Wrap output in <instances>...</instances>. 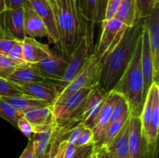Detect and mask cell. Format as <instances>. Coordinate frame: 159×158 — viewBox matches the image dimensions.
Wrapping results in <instances>:
<instances>
[{
  "label": "cell",
  "instance_id": "ac0fdd59",
  "mask_svg": "<svg viewBox=\"0 0 159 158\" xmlns=\"http://www.w3.org/2000/svg\"><path fill=\"white\" fill-rule=\"evenodd\" d=\"M107 5V0H78L81 15L93 26L105 20Z\"/></svg>",
  "mask_w": 159,
  "mask_h": 158
},
{
  "label": "cell",
  "instance_id": "ffe728a7",
  "mask_svg": "<svg viewBox=\"0 0 159 158\" xmlns=\"http://www.w3.org/2000/svg\"><path fill=\"white\" fill-rule=\"evenodd\" d=\"M119 96L120 94L115 92L114 91H110L109 92L107 99L105 101V103H104L102 110H101L100 113L98 116L96 124L92 129L93 133V142H94V143L99 139V136H101L102 132L109 125L112 112H113V107H114L116 102H117Z\"/></svg>",
  "mask_w": 159,
  "mask_h": 158
},
{
  "label": "cell",
  "instance_id": "7dc6e473",
  "mask_svg": "<svg viewBox=\"0 0 159 158\" xmlns=\"http://www.w3.org/2000/svg\"><path fill=\"white\" fill-rule=\"evenodd\" d=\"M48 1L50 3H51V6H52L53 7L56 6V1H55V0H48Z\"/></svg>",
  "mask_w": 159,
  "mask_h": 158
},
{
  "label": "cell",
  "instance_id": "7402d4cb",
  "mask_svg": "<svg viewBox=\"0 0 159 158\" xmlns=\"http://www.w3.org/2000/svg\"><path fill=\"white\" fill-rule=\"evenodd\" d=\"M7 80L17 85H24L34 82L47 81L39 70L33 64H27L16 68L9 76Z\"/></svg>",
  "mask_w": 159,
  "mask_h": 158
},
{
  "label": "cell",
  "instance_id": "ba28073f",
  "mask_svg": "<svg viewBox=\"0 0 159 158\" xmlns=\"http://www.w3.org/2000/svg\"><path fill=\"white\" fill-rule=\"evenodd\" d=\"M69 64V58L63 54L51 51L48 57L38 63L33 64L42 75L50 82L60 81L63 77Z\"/></svg>",
  "mask_w": 159,
  "mask_h": 158
},
{
  "label": "cell",
  "instance_id": "1f68e13d",
  "mask_svg": "<svg viewBox=\"0 0 159 158\" xmlns=\"http://www.w3.org/2000/svg\"><path fill=\"white\" fill-rule=\"evenodd\" d=\"M18 67L8 56L0 54V77L7 79Z\"/></svg>",
  "mask_w": 159,
  "mask_h": 158
},
{
  "label": "cell",
  "instance_id": "5b68a950",
  "mask_svg": "<svg viewBox=\"0 0 159 158\" xmlns=\"http://www.w3.org/2000/svg\"><path fill=\"white\" fill-rule=\"evenodd\" d=\"M93 28L91 29L87 26L85 33L82 36L79 46L69 58V64L65 71L63 77L60 81L54 82L53 84L57 86L59 93L71 81L75 76L81 71L87 60L89 59L93 53Z\"/></svg>",
  "mask_w": 159,
  "mask_h": 158
},
{
  "label": "cell",
  "instance_id": "30bf717a",
  "mask_svg": "<svg viewBox=\"0 0 159 158\" xmlns=\"http://www.w3.org/2000/svg\"><path fill=\"white\" fill-rule=\"evenodd\" d=\"M26 6L33 9L43 22L48 30L50 43L57 44L59 42L58 30L54 9L51 3L48 0H28Z\"/></svg>",
  "mask_w": 159,
  "mask_h": 158
},
{
  "label": "cell",
  "instance_id": "7c38bea8",
  "mask_svg": "<svg viewBox=\"0 0 159 158\" xmlns=\"http://www.w3.org/2000/svg\"><path fill=\"white\" fill-rule=\"evenodd\" d=\"M16 85L23 94L43 101L51 106L54 105L59 95L57 86L48 81L34 82L24 85Z\"/></svg>",
  "mask_w": 159,
  "mask_h": 158
},
{
  "label": "cell",
  "instance_id": "8d00e7d4",
  "mask_svg": "<svg viewBox=\"0 0 159 158\" xmlns=\"http://www.w3.org/2000/svg\"><path fill=\"white\" fill-rule=\"evenodd\" d=\"M72 158H96L94 143L79 147Z\"/></svg>",
  "mask_w": 159,
  "mask_h": 158
},
{
  "label": "cell",
  "instance_id": "cb8c5ba5",
  "mask_svg": "<svg viewBox=\"0 0 159 158\" xmlns=\"http://www.w3.org/2000/svg\"><path fill=\"white\" fill-rule=\"evenodd\" d=\"M113 18L120 21L127 27L136 25L141 20L138 15L136 0H124Z\"/></svg>",
  "mask_w": 159,
  "mask_h": 158
},
{
  "label": "cell",
  "instance_id": "d6a6232c",
  "mask_svg": "<svg viewBox=\"0 0 159 158\" xmlns=\"http://www.w3.org/2000/svg\"><path fill=\"white\" fill-rule=\"evenodd\" d=\"M67 146H68L67 141L59 142L57 139L51 138L49 150H48L49 153L48 158H64Z\"/></svg>",
  "mask_w": 159,
  "mask_h": 158
},
{
  "label": "cell",
  "instance_id": "7bdbcfd3",
  "mask_svg": "<svg viewBox=\"0 0 159 158\" xmlns=\"http://www.w3.org/2000/svg\"><path fill=\"white\" fill-rule=\"evenodd\" d=\"M34 143H33L32 139H29V143H28L27 146L23 150L22 154L20 155V158H34Z\"/></svg>",
  "mask_w": 159,
  "mask_h": 158
},
{
  "label": "cell",
  "instance_id": "603a6c76",
  "mask_svg": "<svg viewBox=\"0 0 159 158\" xmlns=\"http://www.w3.org/2000/svg\"><path fill=\"white\" fill-rule=\"evenodd\" d=\"M24 31L26 37L32 38H41L48 36V30L43 22L38 15L28 6L25 7Z\"/></svg>",
  "mask_w": 159,
  "mask_h": 158
},
{
  "label": "cell",
  "instance_id": "ee69618b",
  "mask_svg": "<svg viewBox=\"0 0 159 158\" xmlns=\"http://www.w3.org/2000/svg\"><path fill=\"white\" fill-rule=\"evenodd\" d=\"M78 147H76L75 145H68L65 151V155L64 158H72L75 154L77 151Z\"/></svg>",
  "mask_w": 159,
  "mask_h": 158
},
{
  "label": "cell",
  "instance_id": "6da1fadb",
  "mask_svg": "<svg viewBox=\"0 0 159 158\" xmlns=\"http://www.w3.org/2000/svg\"><path fill=\"white\" fill-rule=\"evenodd\" d=\"M143 22L144 19H141L127 29L117 46L102 63L99 85L107 92L113 90L128 67L142 34Z\"/></svg>",
  "mask_w": 159,
  "mask_h": 158
},
{
  "label": "cell",
  "instance_id": "f35d334b",
  "mask_svg": "<svg viewBox=\"0 0 159 158\" xmlns=\"http://www.w3.org/2000/svg\"><path fill=\"white\" fill-rule=\"evenodd\" d=\"M123 2L124 0H107L105 20H110L114 17L118 8Z\"/></svg>",
  "mask_w": 159,
  "mask_h": 158
},
{
  "label": "cell",
  "instance_id": "2e32d148",
  "mask_svg": "<svg viewBox=\"0 0 159 158\" xmlns=\"http://www.w3.org/2000/svg\"><path fill=\"white\" fill-rule=\"evenodd\" d=\"M142 48H141V64H142V74H143V102L146 99L148 92L150 89L153 82V60H152V52L150 49L149 43L148 32L146 26L143 22V31H142Z\"/></svg>",
  "mask_w": 159,
  "mask_h": 158
},
{
  "label": "cell",
  "instance_id": "d590c367",
  "mask_svg": "<svg viewBox=\"0 0 159 158\" xmlns=\"http://www.w3.org/2000/svg\"><path fill=\"white\" fill-rule=\"evenodd\" d=\"M93 142V130L91 129L88 128V127H84L83 129L81 131L80 134L78 136L77 139H76L75 143V146L76 147H81L83 146L88 145V144L91 143Z\"/></svg>",
  "mask_w": 159,
  "mask_h": 158
},
{
  "label": "cell",
  "instance_id": "f546056e",
  "mask_svg": "<svg viewBox=\"0 0 159 158\" xmlns=\"http://www.w3.org/2000/svg\"><path fill=\"white\" fill-rule=\"evenodd\" d=\"M23 95L15 84L0 77V97H14Z\"/></svg>",
  "mask_w": 159,
  "mask_h": 158
},
{
  "label": "cell",
  "instance_id": "d6986e66",
  "mask_svg": "<svg viewBox=\"0 0 159 158\" xmlns=\"http://www.w3.org/2000/svg\"><path fill=\"white\" fill-rule=\"evenodd\" d=\"M24 59L28 64H35L41 61L51 54L47 44L40 43L30 37H26L22 41Z\"/></svg>",
  "mask_w": 159,
  "mask_h": 158
},
{
  "label": "cell",
  "instance_id": "8fae6325",
  "mask_svg": "<svg viewBox=\"0 0 159 158\" xmlns=\"http://www.w3.org/2000/svg\"><path fill=\"white\" fill-rule=\"evenodd\" d=\"M108 94L99 85L93 88L87 98L82 117V123L85 127L93 129Z\"/></svg>",
  "mask_w": 159,
  "mask_h": 158
},
{
  "label": "cell",
  "instance_id": "d4e9b609",
  "mask_svg": "<svg viewBox=\"0 0 159 158\" xmlns=\"http://www.w3.org/2000/svg\"><path fill=\"white\" fill-rule=\"evenodd\" d=\"M2 100L7 102L10 105L20 111V112L23 113L26 110L30 108H35V107H43L49 105L45 102L39 99H35L31 96L26 95H20L14 96V97H1Z\"/></svg>",
  "mask_w": 159,
  "mask_h": 158
},
{
  "label": "cell",
  "instance_id": "277c9868",
  "mask_svg": "<svg viewBox=\"0 0 159 158\" xmlns=\"http://www.w3.org/2000/svg\"><path fill=\"white\" fill-rule=\"evenodd\" d=\"M93 88H84L64 100L56 101L51 105L56 129L82 122L87 98Z\"/></svg>",
  "mask_w": 159,
  "mask_h": 158
},
{
  "label": "cell",
  "instance_id": "e0dca14e",
  "mask_svg": "<svg viewBox=\"0 0 159 158\" xmlns=\"http://www.w3.org/2000/svg\"><path fill=\"white\" fill-rule=\"evenodd\" d=\"M25 7L6 9L0 14V20L17 40L23 41L26 37L24 31Z\"/></svg>",
  "mask_w": 159,
  "mask_h": 158
},
{
  "label": "cell",
  "instance_id": "e575fe53",
  "mask_svg": "<svg viewBox=\"0 0 159 158\" xmlns=\"http://www.w3.org/2000/svg\"><path fill=\"white\" fill-rule=\"evenodd\" d=\"M159 0H136L138 15L140 19H144L149 15L155 4Z\"/></svg>",
  "mask_w": 159,
  "mask_h": 158
},
{
  "label": "cell",
  "instance_id": "bcb514c9",
  "mask_svg": "<svg viewBox=\"0 0 159 158\" xmlns=\"http://www.w3.org/2000/svg\"><path fill=\"white\" fill-rule=\"evenodd\" d=\"M6 10V6H5V0H0V14Z\"/></svg>",
  "mask_w": 159,
  "mask_h": 158
},
{
  "label": "cell",
  "instance_id": "484cf974",
  "mask_svg": "<svg viewBox=\"0 0 159 158\" xmlns=\"http://www.w3.org/2000/svg\"><path fill=\"white\" fill-rule=\"evenodd\" d=\"M56 128H51L40 133H33L32 139L34 147V158H43L48 150L51 136Z\"/></svg>",
  "mask_w": 159,
  "mask_h": 158
},
{
  "label": "cell",
  "instance_id": "5bb4252c",
  "mask_svg": "<svg viewBox=\"0 0 159 158\" xmlns=\"http://www.w3.org/2000/svg\"><path fill=\"white\" fill-rule=\"evenodd\" d=\"M159 126V86L155 83L153 105L151 116L149 131L146 138L147 158H157L158 156V138Z\"/></svg>",
  "mask_w": 159,
  "mask_h": 158
},
{
  "label": "cell",
  "instance_id": "f6af8a7d",
  "mask_svg": "<svg viewBox=\"0 0 159 158\" xmlns=\"http://www.w3.org/2000/svg\"><path fill=\"white\" fill-rule=\"evenodd\" d=\"M56 1V6L57 7H66L67 4H68V0H55Z\"/></svg>",
  "mask_w": 159,
  "mask_h": 158
},
{
  "label": "cell",
  "instance_id": "4dcf8cb0",
  "mask_svg": "<svg viewBox=\"0 0 159 158\" xmlns=\"http://www.w3.org/2000/svg\"><path fill=\"white\" fill-rule=\"evenodd\" d=\"M127 112H129V109L127 101L125 100V99L123 96L120 94L117 102H116L114 107H113V112H112L111 118H110L109 124L113 123L115 121L118 120V119H120L124 115H125Z\"/></svg>",
  "mask_w": 159,
  "mask_h": 158
},
{
  "label": "cell",
  "instance_id": "c3c4849f",
  "mask_svg": "<svg viewBox=\"0 0 159 158\" xmlns=\"http://www.w3.org/2000/svg\"><path fill=\"white\" fill-rule=\"evenodd\" d=\"M48 150H49V149H48ZM48 150L47 151V153H45L44 156H43V158H48V156H49V153H48Z\"/></svg>",
  "mask_w": 159,
  "mask_h": 158
},
{
  "label": "cell",
  "instance_id": "7a4b0ae2",
  "mask_svg": "<svg viewBox=\"0 0 159 158\" xmlns=\"http://www.w3.org/2000/svg\"><path fill=\"white\" fill-rule=\"evenodd\" d=\"M58 30L57 43L62 54L70 58L79 46L87 25L78 6V0H68L66 7H53Z\"/></svg>",
  "mask_w": 159,
  "mask_h": 158
},
{
  "label": "cell",
  "instance_id": "9c48e42d",
  "mask_svg": "<svg viewBox=\"0 0 159 158\" xmlns=\"http://www.w3.org/2000/svg\"><path fill=\"white\" fill-rule=\"evenodd\" d=\"M148 32L149 43L153 60V82L158 85L159 78V2L155 4L152 12L144 19Z\"/></svg>",
  "mask_w": 159,
  "mask_h": 158
},
{
  "label": "cell",
  "instance_id": "ab89813d",
  "mask_svg": "<svg viewBox=\"0 0 159 158\" xmlns=\"http://www.w3.org/2000/svg\"><path fill=\"white\" fill-rule=\"evenodd\" d=\"M84 127H85V125H83V123H82V122H80V123L78 124L76 126H75L74 128L71 129V133H70L69 137H68V141H67L68 145H75V143L78 136H79L81 131L83 129Z\"/></svg>",
  "mask_w": 159,
  "mask_h": 158
},
{
  "label": "cell",
  "instance_id": "4316f807",
  "mask_svg": "<svg viewBox=\"0 0 159 158\" xmlns=\"http://www.w3.org/2000/svg\"><path fill=\"white\" fill-rule=\"evenodd\" d=\"M129 112L126 113L125 115L122 116L120 119L115 121L113 123H110L107 125V128L104 129L101 136H99V139L94 143L95 147H99L101 146H107L112 139L116 136V135L119 133L120 129L126 122V121L130 118Z\"/></svg>",
  "mask_w": 159,
  "mask_h": 158
},
{
  "label": "cell",
  "instance_id": "8992f818",
  "mask_svg": "<svg viewBox=\"0 0 159 158\" xmlns=\"http://www.w3.org/2000/svg\"><path fill=\"white\" fill-rule=\"evenodd\" d=\"M102 63L93 53L83 68L71 81L59 93L57 101L64 100L84 88H94L99 85Z\"/></svg>",
  "mask_w": 159,
  "mask_h": 158
},
{
  "label": "cell",
  "instance_id": "4fadbf2b",
  "mask_svg": "<svg viewBox=\"0 0 159 158\" xmlns=\"http://www.w3.org/2000/svg\"><path fill=\"white\" fill-rule=\"evenodd\" d=\"M31 124L33 133H40L51 128H56L55 119L51 105L30 108L23 113Z\"/></svg>",
  "mask_w": 159,
  "mask_h": 158
},
{
  "label": "cell",
  "instance_id": "f1b7e54d",
  "mask_svg": "<svg viewBox=\"0 0 159 158\" xmlns=\"http://www.w3.org/2000/svg\"><path fill=\"white\" fill-rule=\"evenodd\" d=\"M16 41L0 20V54L8 56Z\"/></svg>",
  "mask_w": 159,
  "mask_h": 158
},
{
  "label": "cell",
  "instance_id": "b9f144b4",
  "mask_svg": "<svg viewBox=\"0 0 159 158\" xmlns=\"http://www.w3.org/2000/svg\"><path fill=\"white\" fill-rule=\"evenodd\" d=\"M95 150H96V158H113L107 146L95 147Z\"/></svg>",
  "mask_w": 159,
  "mask_h": 158
},
{
  "label": "cell",
  "instance_id": "52a82bcc",
  "mask_svg": "<svg viewBox=\"0 0 159 158\" xmlns=\"http://www.w3.org/2000/svg\"><path fill=\"white\" fill-rule=\"evenodd\" d=\"M102 33L98 44L93 50L96 58L102 63L113 50L129 27L116 19L104 20L102 22Z\"/></svg>",
  "mask_w": 159,
  "mask_h": 158
},
{
  "label": "cell",
  "instance_id": "836d02e7",
  "mask_svg": "<svg viewBox=\"0 0 159 158\" xmlns=\"http://www.w3.org/2000/svg\"><path fill=\"white\" fill-rule=\"evenodd\" d=\"M8 57L12 60L15 64H16L18 66H24L27 65L26 60L24 59L23 53V46H22V41L17 40L16 43L13 46L12 49L8 54Z\"/></svg>",
  "mask_w": 159,
  "mask_h": 158
},
{
  "label": "cell",
  "instance_id": "9a60e30c",
  "mask_svg": "<svg viewBox=\"0 0 159 158\" xmlns=\"http://www.w3.org/2000/svg\"><path fill=\"white\" fill-rule=\"evenodd\" d=\"M130 158H147V142L142 132L140 116L130 118Z\"/></svg>",
  "mask_w": 159,
  "mask_h": 158
},
{
  "label": "cell",
  "instance_id": "44dd1931",
  "mask_svg": "<svg viewBox=\"0 0 159 158\" xmlns=\"http://www.w3.org/2000/svg\"><path fill=\"white\" fill-rule=\"evenodd\" d=\"M130 118L126 121L119 133L107 146L113 158H130L129 156Z\"/></svg>",
  "mask_w": 159,
  "mask_h": 158
},
{
  "label": "cell",
  "instance_id": "83f0119b",
  "mask_svg": "<svg viewBox=\"0 0 159 158\" xmlns=\"http://www.w3.org/2000/svg\"><path fill=\"white\" fill-rule=\"evenodd\" d=\"M23 116V113L16 109L0 97V117L8 121L14 127H17V122Z\"/></svg>",
  "mask_w": 159,
  "mask_h": 158
},
{
  "label": "cell",
  "instance_id": "74e56055",
  "mask_svg": "<svg viewBox=\"0 0 159 158\" xmlns=\"http://www.w3.org/2000/svg\"><path fill=\"white\" fill-rule=\"evenodd\" d=\"M21 131V133L27 137L28 139H30L32 138L33 135V128L31 124L30 123L29 121L24 117L22 116L17 122V127Z\"/></svg>",
  "mask_w": 159,
  "mask_h": 158
},
{
  "label": "cell",
  "instance_id": "60d3db41",
  "mask_svg": "<svg viewBox=\"0 0 159 158\" xmlns=\"http://www.w3.org/2000/svg\"><path fill=\"white\" fill-rule=\"evenodd\" d=\"M28 0H5L6 9H15L26 7Z\"/></svg>",
  "mask_w": 159,
  "mask_h": 158
},
{
  "label": "cell",
  "instance_id": "3957f363",
  "mask_svg": "<svg viewBox=\"0 0 159 158\" xmlns=\"http://www.w3.org/2000/svg\"><path fill=\"white\" fill-rule=\"evenodd\" d=\"M141 36L138 40L128 67L112 90L123 96L127 101L130 117L140 116L144 105L142 98L144 81L141 64Z\"/></svg>",
  "mask_w": 159,
  "mask_h": 158
}]
</instances>
